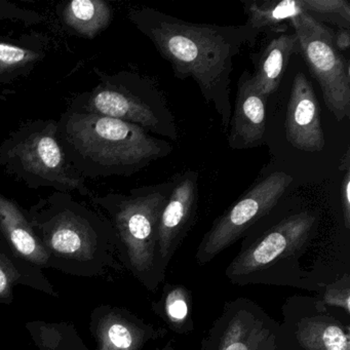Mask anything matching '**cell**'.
<instances>
[{
    "instance_id": "25",
    "label": "cell",
    "mask_w": 350,
    "mask_h": 350,
    "mask_svg": "<svg viewBox=\"0 0 350 350\" xmlns=\"http://www.w3.org/2000/svg\"><path fill=\"white\" fill-rule=\"evenodd\" d=\"M16 272L13 266L5 259H0V299L10 298L12 284L15 282Z\"/></svg>"
},
{
    "instance_id": "3",
    "label": "cell",
    "mask_w": 350,
    "mask_h": 350,
    "mask_svg": "<svg viewBox=\"0 0 350 350\" xmlns=\"http://www.w3.org/2000/svg\"><path fill=\"white\" fill-rule=\"evenodd\" d=\"M94 71L97 85L77 95L69 109L130 122L173 141L179 139L175 116L152 79L133 71Z\"/></svg>"
},
{
    "instance_id": "9",
    "label": "cell",
    "mask_w": 350,
    "mask_h": 350,
    "mask_svg": "<svg viewBox=\"0 0 350 350\" xmlns=\"http://www.w3.org/2000/svg\"><path fill=\"white\" fill-rule=\"evenodd\" d=\"M202 350H278L276 325L247 299L226 303Z\"/></svg>"
},
{
    "instance_id": "19",
    "label": "cell",
    "mask_w": 350,
    "mask_h": 350,
    "mask_svg": "<svg viewBox=\"0 0 350 350\" xmlns=\"http://www.w3.org/2000/svg\"><path fill=\"white\" fill-rule=\"evenodd\" d=\"M297 339L307 350H350L349 334L325 317H309L299 323Z\"/></svg>"
},
{
    "instance_id": "11",
    "label": "cell",
    "mask_w": 350,
    "mask_h": 350,
    "mask_svg": "<svg viewBox=\"0 0 350 350\" xmlns=\"http://www.w3.org/2000/svg\"><path fill=\"white\" fill-rule=\"evenodd\" d=\"M198 204V172L187 171L176 176L159 221L157 254L163 262V268L167 267L178 245L193 225Z\"/></svg>"
},
{
    "instance_id": "29",
    "label": "cell",
    "mask_w": 350,
    "mask_h": 350,
    "mask_svg": "<svg viewBox=\"0 0 350 350\" xmlns=\"http://www.w3.org/2000/svg\"><path fill=\"white\" fill-rule=\"evenodd\" d=\"M161 350H175L174 349L173 347H172V346H167V347H165V348H163V349H161Z\"/></svg>"
},
{
    "instance_id": "27",
    "label": "cell",
    "mask_w": 350,
    "mask_h": 350,
    "mask_svg": "<svg viewBox=\"0 0 350 350\" xmlns=\"http://www.w3.org/2000/svg\"><path fill=\"white\" fill-rule=\"evenodd\" d=\"M336 48L339 51H347L350 46V30L338 29L334 38Z\"/></svg>"
},
{
    "instance_id": "8",
    "label": "cell",
    "mask_w": 350,
    "mask_h": 350,
    "mask_svg": "<svg viewBox=\"0 0 350 350\" xmlns=\"http://www.w3.org/2000/svg\"><path fill=\"white\" fill-rule=\"evenodd\" d=\"M292 182V176L278 171L255 184L225 211L206 233L196 254L198 263H208L235 243L252 225L276 206Z\"/></svg>"
},
{
    "instance_id": "17",
    "label": "cell",
    "mask_w": 350,
    "mask_h": 350,
    "mask_svg": "<svg viewBox=\"0 0 350 350\" xmlns=\"http://www.w3.org/2000/svg\"><path fill=\"white\" fill-rule=\"evenodd\" d=\"M247 25L258 32H280L288 29V22L305 13L303 0H245Z\"/></svg>"
},
{
    "instance_id": "10",
    "label": "cell",
    "mask_w": 350,
    "mask_h": 350,
    "mask_svg": "<svg viewBox=\"0 0 350 350\" xmlns=\"http://www.w3.org/2000/svg\"><path fill=\"white\" fill-rule=\"evenodd\" d=\"M315 222L317 218L307 212L280 221L234 258L227 268V276L243 278L261 271L280 258L300 249L308 241Z\"/></svg>"
},
{
    "instance_id": "12",
    "label": "cell",
    "mask_w": 350,
    "mask_h": 350,
    "mask_svg": "<svg viewBox=\"0 0 350 350\" xmlns=\"http://www.w3.org/2000/svg\"><path fill=\"white\" fill-rule=\"evenodd\" d=\"M286 139L291 146L305 152H319L325 146L319 103L312 85L304 73L293 81L284 122Z\"/></svg>"
},
{
    "instance_id": "28",
    "label": "cell",
    "mask_w": 350,
    "mask_h": 350,
    "mask_svg": "<svg viewBox=\"0 0 350 350\" xmlns=\"http://www.w3.org/2000/svg\"><path fill=\"white\" fill-rule=\"evenodd\" d=\"M339 171L345 172L350 171V149L346 150L345 154L342 157L341 163L339 165Z\"/></svg>"
},
{
    "instance_id": "1",
    "label": "cell",
    "mask_w": 350,
    "mask_h": 350,
    "mask_svg": "<svg viewBox=\"0 0 350 350\" xmlns=\"http://www.w3.org/2000/svg\"><path fill=\"white\" fill-rule=\"evenodd\" d=\"M133 25L150 40L177 79H192L204 101L214 106L225 131L229 128L233 59L253 46L260 32L249 25L191 23L151 8H133Z\"/></svg>"
},
{
    "instance_id": "26",
    "label": "cell",
    "mask_w": 350,
    "mask_h": 350,
    "mask_svg": "<svg viewBox=\"0 0 350 350\" xmlns=\"http://www.w3.org/2000/svg\"><path fill=\"white\" fill-rule=\"evenodd\" d=\"M341 202L344 223L346 228H350V171L344 173L341 184Z\"/></svg>"
},
{
    "instance_id": "13",
    "label": "cell",
    "mask_w": 350,
    "mask_h": 350,
    "mask_svg": "<svg viewBox=\"0 0 350 350\" xmlns=\"http://www.w3.org/2000/svg\"><path fill=\"white\" fill-rule=\"evenodd\" d=\"M266 102L254 83L253 73L243 71L237 83L234 111L231 116L228 145L230 148H254L263 141L266 130Z\"/></svg>"
},
{
    "instance_id": "20",
    "label": "cell",
    "mask_w": 350,
    "mask_h": 350,
    "mask_svg": "<svg viewBox=\"0 0 350 350\" xmlns=\"http://www.w3.org/2000/svg\"><path fill=\"white\" fill-rule=\"evenodd\" d=\"M44 57L42 49L0 40V88L27 77Z\"/></svg>"
},
{
    "instance_id": "18",
    "label": "cell",
    "mask_w": 350,
    "mask_h": 350,
    "mask_svg": "<svg viewBox=\"0 0 350 350\" xmlns=\"http://www.w3.org/2000/svg\"><path fill=\"white\" fill-rule=\"evenodd\" d=\"M165 331L145 325L130 317L113 314L106 319L100 331L101 350H140L148 340Z\"/></svg>"
},
{
    "instance_id": "24",
    "label": "cell",
    "mask_w": 350,
    "mask_h": 350,
    "mask_svg": "<svg viewBox=\"0 0 350 350\" xmlns=\"http://www.w3.org/2000/svg\"><path fill=\"white\" fill-rule=\"evenodd\" d=\"M350 290L348 286V282L346 284H334L333 286L327 288L325 296H323V303L332 306L340 307L345 309L346 312H350Z\"/></svg>"
},
{
    "instance_id": "14",
    "label": "cell",
    "mask_w": 350,
    "mask_h": 350,
    "mask_svg": "<svg viewBox=\"0 0 350 350\" xmlns=\"http://www.w3.org/2000/svg\"><path fill=\"white\" fill-rule=\"evenodd\" d=\"M0 232L22 257L38 265L48 262V250L36 235L26 213L3 193H0Z\"/></svg>"
},
{
    "instance_id": "4",
    "label": "cell",
    "mask_w": 350,
    "mask_h": 350,
    "mask_svg": "<svg viewBox=\"0 0 350 350\" xmlns=\"http://www.w3.org/2000/svg\"><path fill=\"white\" fill-rule=\"evenodd\" d=\"M0 167L29 189L94 194L67 159L55 120H32L12 132L0 144Z\"/></svg>"
},
{
    "instance_id": "6",
    "label": "cell",
    "mask_w": 350,
    "mask_h": 350,
    "mask_svg": "<svg viewBox=\"0 0 350 350\" xmlns=\"http://www.w3.org/2000/svg\"><path fill=\"white\" fill-rule=\"evenodd\" d=\"M26 216L44 247L57 255H90L116 234L111 222L63 192L40 198Z\"/></svg>"
},
{
    "instance_id": "22",
    "label": "cell",
    "mask_w": 350,
    "mask_h": 350,
    "mask_svg": "<svg viewBox=\"0 0 350 350\" xmlns=\"http://www.w3.org/2000/svg\"><path fill=\"white\" fill-rule=\"evenodd\" d=\"M305 13L321 23L350 29V5L346 0H303Z\"/></svg>"
},
{
    "instance_id": "15",
    "label": "cell",
    "mask_w": 350,
    "mask_h": 350,
    "mask_svg": "<svg viewBox=\"0 0 350 350\" xmlns=\"http://www.w3.org/2000/svg\"><path fill=\"white\" fill-rule=\"evenodd\" d=\"M300 53L296 34H280L272 40L260 55L259 62L253 73L258 91L267 98L278 91L291 57Z\"/></svg>"
},
{
    "instance_id": "21",
    "label": "cell",
    "mask_w": 350,
    "mask_h": 350,
    "mask_svg": "<svg viewBox=\"0 0 350 350\" xmlns=\"http://www.w3.org/2000/svg\"><path fill=\"white\" fill-rule=\"evenodd\" d=\"M155 310L177 333H188L193 329L191 319V298L181 286H167Z\"/></svg>"
},
{
    "instance_id": "7",
    "label": "cell",
    "mask_w": 350,
    "mask_h": 350,
    "mask_svg": "<svg viewBox=\"0 0 350 350\" xmlns=\"http://www.w3.org/2000/svg\"><path fill=\"white\" fill-rule=\"evenodd\" d=\"M300 53L321 87L323 101L338 122L350 118V67L334 42L335 32L304 13L288 22Z\"/></svg>"
},
{
    "instance_id": "16",
    "label": "cell",
    "mask_w": 350,
    "mask_h": 350,
    "mask_svg": "<svg viewBox=\"0 0 350 350\" xmlns=\"http://www.w3.org/2000/svg\"><path fill=\"white\" fill-rule=\"evenodd\" d=\"M60 17L73 34L94 40L109 27L113 14L104 0H72L61 8Z\"/></svg>"
},
{
    "instance_id": "5",
    "label": "cell",
    "mask_w": 350,
    "mask_h": 350,
    "mask_svg": "<svg viewBox=\"0 0 350 350\" xmlns=\"http://www.w3.org/2000/svg\"><path fill=\"white\" fill-rule=\"evenodd\" d=\"M174 179L155 185L134 188L129 193L91 196L103 208L126 247L131 265L138 275L154 267L157 259V232L161 211L173 189Z\"/></svg>"
},
{
    "instance_id": "23",
    "label": "cell",
    "mask_w": 350,
    "mask_h": 350,
    "mask_svg": "<svg viewBox=\"0 0 350 350\" xmlns=\"http://www.w3.org/2000/svg\"><path fill=\"white\" fill-rule=\"evenodd\" d=\"M18 21L26 26L36 25L46 21V17L31 10L18 7L7 0H0V21Z\"/></svg>"
},
{
    "instance_id": "2",
    "label": "cell",
    "mask_w": 350,
    "mask_h": 350,
    "mask_svg": "<svg viewBox=\"0 0 350 350\" xmlns=\"http://www.w3.org/2000/svg\"><path fill=\"white\" fill-rule=\"evenodd\" d=\"M57 122L61 147L85 179L129 177L173 150L167 141L116 118L67 108Z\"/></svg>"
}]
</instances>
